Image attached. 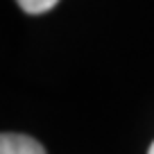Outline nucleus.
I'll return each mask as SVG.
<instances>
[{
  "mask_svg": "<svg viewBox=\"0 0 154 154\" xmlns=\"http://www.w3.org/2000/svg\"><path fill=\"white\" fill-rule=\"evenodd\" d=\"M0 154H45L38 140L23 134H2L0 136Z\"/></svg>",
  "mask_w": 154,
  "mask_h": 154,
  "instance_id": "1",
  "label": "nucleus"
},
{
  "mask_svg": "<svg viewBox=\"0 0 154 154\" xmlns=\"http://www.w3.org/2000/svg\"><path fill=\"white\" fill-rule=\"evenodd\" d=\"M16 2L27 14H45V11H50L57 5L59 0H16Z\"/></svg>",
  "mask_w": 154,
  "mask_h": 154,
  "instance_id": "2",
  "label": "nucleus"
},
{
  "mask_svg": "<svg viewBox=\"0 0 154 154\" xmlns=\"http://www.w3.org/2000/svg\"><path fill=\"white\" fill-rule=\"evenodd\" d=\"M147 154H154V143L149 145V152H147Z\"/></svg>",
  "mask_w": 154,
  "mask_h": 154,
  "instance_id": "3",
  "label": "nucleus"
}]
</instances>
